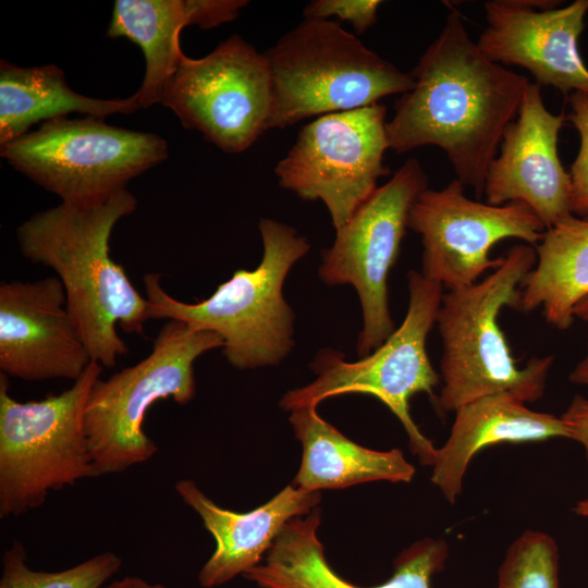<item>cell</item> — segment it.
I'll return each instance as SVG.
<instances>
[{"instance_id":"obj_1","label":"cell","mask_w":588,"mask_h":588,"mask_svg":"<svg viewBox=\"0 0 588 588\" xmlns=\"http://www.w3.org/2000/svg\"><path fill=\"white\" fill-rule=\"evenodd\" d=\"M411 74L414 87L396 100L387 122L390 149L404 154L427 145L440 147L456 180L480 198L528 78L489 60L455 9Z\"/></svg>"},{"instance_id":"obj_2","label":"cell","mask_w":588,"mask_h":588,"mask_svg":"<svg viewBox=\"0 0 588 588\" xmlns=\"http://www.w3.org/2000/svg\"><path fill=\"white\" fill-rule=\"evenodd\" d=\"M136 207V197L124 188L95 201H61L16 230L22 255L57 273L91 360L108 368L128 354L118 326L124 332L144 335L149 320L147 298L110 256L114 226Z\"/></svg>"},{"instance_id":"obj_3","label":"cell","mask_w":588,"mask_h":588,"mask_svg":"<svg viewBox=\"0 0 588 588\" xmlns=\"http://www.w3.org/2000/svg\"><path fill=\"white\" fill-rule=\"evenodd\" d=\"M536 261L530 245H514L490 275L442 295L436 323L443 384L434 399L442 412L504 392L525 403L543 395L554 357H534L518 368L498 321L502 308L518 307L519 285Z\"/></svg>"},{"instance_id":"obj_4","label":"cell","mask_w":588,"mask_h":588,"mask_svg":"<svg viewBox=\"0 0 588 588\" xmlns=\"http://www.w3.org/2000/svg\"><path fill=\"white\" fill-rule=\"evenodd\" d=\"M258 226L260 264L253 270L237 269L208 298L184 303L163 290L159 274L143 278L149 320H177L217 333L225 358L241 370L278 365L291 353L295 315L283 285L310 249L307 238L287 224L265 218Z\"/></svg>"},{"instance_id":"obj_5","label":"cell","mask_w":588,"mask_h":588,"mask_svg":"<svg viewBox=\"0 0 588 588\" xmlns=\"http://www.w3.org/2000/svg\"><path fill=\"white\" fill-rule=\"evenodd\" d=\"M264 53L274 88L271 128L368 107L415 84L333 21L305 19Z\"/></svg>"},{"instance_id":"obj_6","label":"cell","mask_w":588,"mask_h":588,"mask_svg":"<svg viewBox=\"0 0 588 588\" xmlns=\"http://www.w3.org/2000/svg\"><path fill=\"white\" fill-rule=\"evenodd\" d=\"M218 347L223 341L217 333L168 320L148 356L96 381L84 417L93 477L123 471L156 454V443L144 431L148 409L160 400L192 401L194 363Z\"/></svg>"},{"instance_id":"obj_7","label":"cell","mask_w":588,"mask_h":588,"mask_svg":"<svg viewBox=\"0 0 588 588\" xmlns=\"http://www.w3.org/2000/svg\"><path fill=\"white\" fill-rule=\"evenodd\" d=\"M408 307L402 324L377 350L357 362L344 354L321 350L311 363L316 378L286 392L280 400L284 411L318 406L322 401L350 393L369 394L381 401L401 421L412 453L431 466L437 448L414 422L409 401L417 393L434 400L441 378L428 357L427 338L437 321L443 287L420 272L407 274Z\"/></svg>"},{"instance_id":"obj_8","label":"cell","mask_w":588,"mask_h":588,"mask_svg":"<svg viewBox=\"0 0 588 588\" xmlns=\"http://www.w3.org/2000/svg\"><path fill=\"white\" fill-rule=\"evenodd\" d=\"M102 366L91 362L74 384L19 402L0 373V516L40 506L50 491L93 477L85 408Z\"/></svg>"},{"instance_id":"obj_9","label":"cell","mask_w":588,"mask_h":588,"mask_svg":"<svg viewBox=\"0 0 588 588\" xmlns=\"http://www.w3.org/2000/svg\"><path fill=\"white\" fill-rule=\"evenodd\" d=\"M0 155L62 203L83 204L126 188L132 179L167 159L169 149L157 134L85 117L44 122L2 145Z\"/></svg>"},{"instance_id":"obj_10","label":"cell","mask_w":588,"mask_h":588,"mask_svg":"<svg viewBox=\"0 0 588 588\" xmlns=\"http://www.w3.org/2000/svg\"><path fill=\"white\" fill-rule=\"evenodd\" d=\"M274 101L265 53L233 35L203 58L183 54L159 103L185 128L224 152L238 154L271 128Z\"/></svg>"},{"instance_id":"obj_11","label":"cell","mask_w":588,"mask_h":588,"mask_svg":"<svg viewBox=\"0 0 588 588\" xmlns=\"http://www.w3.org/2000/svg\"><path fill=\"white\" fill-rule=\"evenodd\" d=\"M428 188V177L417 159H408L378 187L336 231L322 252L318 269L329 285H352L359 297L363 327L357 354L369 355L394 332L388 298V275L396 262L409 210Z\"/></svg>"},{"instance_id":"obj_12","label":"cell","mask_w":588,"mask_h":588,"mask_svg":"<svg viewBox=\"0 0 588 588\" xmlns=\"http://www.w3.org/2000/svg\"><path fill=\"white\" fill-rule=\"evenodd\" d=\"M385 115V106L375 103L316 118L277 163L279 185L304 200H321L338 231L390 174Z\"/></svg>"},{"instance_id":"obj_13","label":"cell","mask_w":588,"mask_h":588,"mask_svg":"<svg viewBox=\"0 0 588 588\" xmlns=\"http://www.w3.org/2000/svg\"><path fill=\"white\" fill-rule=\"evenodd\" d=\"M407 228L421 236L420 273L448 291L471 285L487 270L499 268L503 256L489 255L498 242L518 238L534 245L546 230L526 204L469 199L456 179L439 191H424L409 210Z\"/></svg>"},{"instance_id":"obj_14","label":"cell","mask_w":588,"mask_h":588,"mask_svg":"<svg viewBox=\"0 0 588 588\" xmlns=\"http://www.w3.org/2000/svg\"><path fill=\"white\" fill-rule=\"evenodd\" d=\"M91 362L58 277L1 283L2 373L24 381H75Z\"/></svg>"},{"instance_id":"obj_15","label":"cell","mask_w":588,"mask_h":588,"mask_svg":"<svg viewBox=\"0 0 588 588\" xmlns=\"http://www.w3.org/2000/svg\"><path fill=\"white\" fill-rule=\"evenodd\" d=\"M564 114L544 106L540 86L528 84L516 118L506 126L485 182L487 203L526 204L548 230L573 216L571 176L563 168L559 133Z\"/></svg>"},{"instance_id":"obj_16","label":"cell","mask_w":588,"mask_h":588,"mask_svg":"<svg viewBox=\"0 0 588 588\" xmlns=\"http://www.w3.org/2000/svg\"><path fill=\"white\" fill-rule=\"evenodd\" d=\"M483 7L488 25L477 46L489 60L522 66L536 84L552 86L564 97L588 94V69L577 46L588 0L550 10L528 7L523 0H492Z\"/></svg>"},{"instance_id":"obj_17","label":"cell","mask_w":588,"mask_h":588,"mask_svg":"<svg viewBox=\"0 0 588 588\" xmlns=\"http://www.w3.org/2000/svg\"><path fill=\"white\" fill-rule=\"evenodd\" d=\"M320 523L318 507L290 520L264 561L244 576L260 588H431L433 576L444 568L449 556L443 539H420L396 556L387 581L360 587L344 579L327 561L317 534Z\"/></svg>"},{"instance_id":"obj_18","label":"cell","mask_w":588,"mask_h":588,"mask_svg":"<svg viewBox=\"0 0 588 588\" xmlns=\"http://www.w3.org/2000/svg\"><path fill=\"white\" fill-rule=\"evenodd\" d=\"M175 489L216 542L198 574L204 588L221 586L260 564L283 527L309 514L321 501L320 492L289 485L262 505L240 513L219 506L193 480L182 479Z\"/></svg>"},{"instance_id":"obj_19","label":"cell","mask_w":588,"mask_h":588,"mask_svg":"<svg viewBox=\"0 0 588 588\" xmlns=\"http://www.w3.org/2000/svg\"><path fill=\"white\" fill-rule=\"evenodd\" d=\"M246 0H115L107 37H125L145 58V74L135 93L140 108L159 103L184 54L180 34L188 25L210 29L233 21Z\"/></svg>"},{"instance_id":"obj_20","label":"cell","mask_w":588,"mask_h":588,"mask_svg":"<svg viewBox=\"0 0 588 588\" xmlns=\"http://www.w3.org/2000/svg\"><path fill=\"white\" fill-rule=\"evenodd\" d=\"M449 438L437 449L431 465V482L454 504L474 456L500 443H525L567 438L561 417L536 412L514 394L504 392L469 402L455 412Z\"/></svg>"},{"instance_id":"obj_21","label":"cell","mask_w":588,"mask_h":588,"mask_svg":"<svg viewBox=\"0 0 588 588\" xmlns=\"http://www.w3.org/2000/svg\"><path fill=\"white\" fill-rule=\"evenodd\" d=\"M289 420L302 445L295 487L320 492L370 481L409 482L416 473L402 450L359 445L326 421L316 406L292 411Z\"/></svg>"},{"instance_id":"obj_22","label":"cell","mask_w":588,"mask_h":588,"mask_svg":"<svg viewBox=\"0 0 588 588\" xmlns=\"http://www.w3.org/2000/svg\"><path fill=\"white\" fill-rule=\"evenodd\" d=\"M142 109L136 95L125 99H98L70 88L64 72L54 64L21 68L0 62V146L29 132L38 122L70 113L105 119Z\"/></svg>"},{"instance_id":"obj_23","label":"cell","mask_w":588,"mask_h":588,"mask_svg":"<svg viewBox=\"0 0 588 588\" xmlns=\"http://www.w3.org/2000/svg\"><path fill=\"white\" fill-rule=\"evenodd\" d=\"M536 254L517 309L542 307L548 323L566 330L573 323L575 306L588 295V220L569 216L548 229Z\"/></svg>"},{"instance_id":"obj_24","label":"cell","mask_w":588,"mask_h":588,"mask_svg":"<svg viewBox=\"0 0 588 588\" xmlns=\"http://www.w3.org/2000/svg\"><path fill=\"white\" fill-rule=\"evenodd\" d=\"M121 565L118 554L106 551L60 572L35 571L15 540L2 556L0 588H101Z\"/></svg>"},{"instance_id":"obj_25","label":"cell","mask_w":588,"mask_h":588,"mask_svg":"<svg viewBox=\"0 0 588 588\" xmlns=\"http://www.w3.org/2000/svg\"><path fill=\"white\" fill-rule=\"evenodd\" d=\"M559 568L555 540L544 531L527 529L507 548L497 588H560Z\"/></svg>"},{"instance_id":"obj_26","label":"cell","mask_w":588,"mask_h":588,"mask_svg":"<svg viewBox=\"0 0 588 588\" xmlns=\"http://www.w3.org/2000/svg\"><path fill=\"white\" fill-rule=\"evenodd\" d=\"M572 108L565 117L577 130L580 146L571 167V209L572 213L588 217V94L574 91L568 97Z\"/></svg>"},{"instance_id":"obj_27","label":"cell","mask_w":588,"mask_h":588,"mask_svg":"<svg viewBox=\"0 0 588 588\" xmlns=\"http://www.w3.org/2000/svg\"><path fill=\"white\" fill-rule=\"evenodd\" d=\"M381 3L379 0H314L305 5L303 15L318 20L335 16L350 22L362 34L376 23Z\"/></svg>"},{"instance_id":"obj_28","label":"cell","mask_w":588,"mask_h":588,"mask_svg":"<svg viewBox=\"0 0 588 588\" xmlns=\"http://www.w3.org/2000/svg\"><path fill=\"white\" fill-rule=\"evenodd\" d=\"M569 432V439L579 442L588 462V399L575 395L560 416Z\"/></svg>"},{"instance_id":"obj_29","label":"cell","mask_w":588,"mask_h":588,"mask_svg":"<svg viewBox=\"0 0 588 588\" xmlns=\"http://www.w3.org/2000/svg\"><path fill=\"white\" fill-rule=\"evenodd\" d=\"M101 588H166V587L160 584H150L140 577L127 576V577H123L122 579L114 580L108 585H105Z\"/></svg>"},{"instance_id":"obj_30","label":"cell","mask_w":588,"mask_h":588,"mask_svg":"<svg viewBox=\"0 0 588 588\" xmlns=\"http://www.w3.org/2000/svg\"><path fill=\"white\" fill-rule=\"evenodd\" d=\"M569 381L575 384L588 385V346L586 356L578 363L569 373Z\"/></svg>"},{"instance_id":"obj_31","label":"cell","mask_w":588,"mask_h":588,"mask_svg":"<svg viewBox=\"0 0 588 588\" xmlns=\"http://www.w3.org/2000/svg\"><path fill=\"white\" fill-rule=\"evenodd\" d=\"M574 317L588 322V295L577 303L574 308Z\"/></svg>"},{"instance_id":"obj_32","label":"cell","mask_w":588,"mask_h":588,"mask_svg":"<svg viewBox=\"0 0 588 588\" xmlns=\"http://www.w3.org/2000/svg\"><path fill=\"white\" fill-rule=\"evenodd\" d=\"M574 513L588 520V498L580 500L574 506Z\"/></svg>"}]
</instances>
